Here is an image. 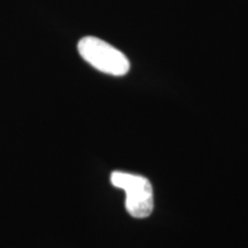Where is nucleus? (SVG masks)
<instances>
[{
	"instance_id": "f257e3e1",
	"label": "nucleus",
	"mask_w": 248,
	"mask_h": 248,
	"mask_svg": "<svg viewBox=\"0 0 248 248\" xmlns=\"http://www.w3.org/2000/svg\"><path fill=\"white\" fill-rule=\"evenodd\" d=\"M77 48L80 57L101 73L123 76L130 69L128 58L122 52L97 37H84L78 42Z\"/></svg>"
},
{
	"instance_id": "f03ea898",
	"label": "nucleus",
	"mask_w": 248,
	"mask_h": 248,
	"mask_svg": "<svg viewBox=\"0 0 248 248\" xmlns=\"http://www.w3.org/2000/svg\"><path fill=\"white\" fill-rule=\"evenodd\" d=\"M110 182L115 187L125 191V209L136 218H145L153 212L154 197L151 182L146 177L133 173L114 171Z\"/></svg>"
}]
</instances>
